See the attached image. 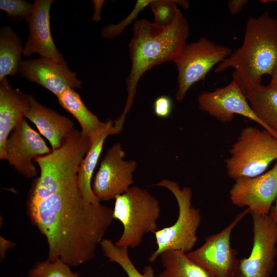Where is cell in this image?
I'll return each mask as SVG.
<instances>
[{"label": "cell", "instance_id": "cell-1", "mask_svg": "<svg viewBox=\"0 0 277 277\" xmlns=\"http://www.w3.org/2000/svg\"><path fill=\"white\" fill-rule=\"evenodd\" d=\"M32 223L46 238L48 259L76 267L93 259L113 217V209L91 204L78 186L27 205Z\"/></svg>", "mask_w": 277, "mask_h": 277}, {"label": "cell", "instance_id": "cell-2", "mask_svg": "<svg viewBox=\"0 0 277 277\" xmlns=\"http://www.w3.org/2000/svg\"><path fill=\"white\" fill-rule=\"evenodd\" d=\"M128 45L131 68L126 80L127 97L121 115L114 123L123 128L126 117L133 105L138 83L153 67L173 61L186 45L189 35L188 21L179 9L174 21L160 26L146 19L136 21Z\"/></svg>", "mask_w": 277, "mask_h": 277}, {"label": "cell", "instance_id": "cell-3", "mask_svg": "<svg viewBox=\"0 0 277 277\" xmlns=\"http://www.w3.org/2000/svg\"><path fill=\"white\" fill-rule=\"evenodd\" d=\"M277 67V28L267 11L248 19L241 47L217 65L215 73L231 68L243 92L261 84L262 76Z\"/></svg>", "mask_w": 277, "mask_h": 277}, {"label": "cell", "instance_id": "cell-4", "mask_svg": "<svg viewBox=\"0 0 277 277\" xmlns=\"http://www.w3.org/2000/svg\"><path fill=\"white\" fill-rule=\"evenodd\" d=\"M90 146L89 137L75 129L60 148L35 159L40 175L33 184L27 205L60 191L78 186L79 167Z\"/></svg>", "mask_w": 277, "mask_h": 277}, {"label": "cell", "instance_id": "cell-5", "mask_svg": "<svg viewBox=\"0 0 277 277\" xmlns=\"http://www.w3.org/2000/svg\"><path fill=\"white\" fill-rule=\"evenodd\" d=\"M159 200L147 190L134 186L115 199L113 217L123 226V231L115 244L134 248L142 242L145 234L154 233L160 215Z\"/></svg>", "mask_w": 277, "mask_h": 277}, {"label": "cell", "instance_id": "cell-6", "mask_svg": "<svg viewBox=\"0 0 277 277\" xmlns=\"http://www.w3.org/2000/svg\"><path fill=\"white\" fill-rule=\"evenodd\" d=\"M153 185L165 187L173 194L177 203L179 213L173 225L154 233L157 248L148 258L151 263L167 251H182L186 253L192 251L197 241V231L202 220L200 210L192 206L190 188H181L175 182L167 179Z\"/></svg>", "mask_w": 277, "mask_h": 277}, {"label": "cell", "instance_id": "cell-7", "mask_svg": "<svg viewBox=\"0 0 277 277\" xmlns=\"http://www.w3.org/2000/svg\"><path fill=\"white\" fill-rule=\"evenodd\" d=\"M229 152L225 163L229 177H255L277 160V138L264 128L248 126L242 129Z\"/></svg>", "mask_w": 277, "mask_h": 277}, {"label": "cell", "instance_id": "cell-8", "mask_svg": "<svg viewBox=\"0 0 277 277\" xmlns=\"http://www.w3.org/2000/svg\"><path fill=\"white\" fill-rule=\"evenodd\" d=\"M232 52L229 47L217 44L204 36L197 42L186 44L173 61L177 70L176 100L182 101L193 85L203 80L213 67Z\"/></svg>", "mask_w": 277, "mask_h": 277}, {"label": "cell", "instance_id": "cell-9", "mask_svg": "<svg viewBox=\"0 0 277 277\" xmlns=\"http://www.w3.org/2000/svg\"><path fill=\"white\" fill-rule=\"evenodd\" d=\"M246 208L220 232L207 236L198 248L187 253L211 277H236L239 262L238 252L231 245V232L248 214Z\"/></svg>", "mask_w": 277, "mask_h": 277}, {"label": "cell", "instance_id": "cell-10", "mask_svg": "<svg viewBox=\"0 0 277 277\" xmlns=\"http://www.w3.org/2000/svg\"><path fill=\"white\" fill-rule=\"evenodd\" d=\"M251 214L252 246L248 257L239 259L236 277H269L277 252V223L269 214Z\"/></svg>", "mask_w": 277, "mask_h": 277}, {"label": "cell", "instance_id": "cell-11", "mask_svg": "<svg viewBox=\"0 0 277 277\" xmlns=\"http://www.w3.org/2000/svg\"><path fill=\"white\" fill-rule=\"evenodd\" d=\"M125 156L119 143L106 151L92 182V191L100 202L115 199L133 183V174L137 163L134 160H124Z\"/></svg>", "mask_w": 277, "mask_h": 277}, {"label": "cell", "instance_id": "cell-12", "mask_svg": "<svg viewBox=\"0 0 277 277\" xmlns=\"http://www.w3.org/2000/svg\"><path fill=\"white\" fill-rule=\"evenodd\" d=\"M51 151L24 118L15 127L7 140L4 159L19 173L30 179L37 174L33 161Z\"/></svg>", "mask_w": 277, "mask_h": 277}, {"label": "cell", "instance_id": "cell-13", "mask_svg": "<svg viewBox=\"0 0 277 277\" xmlns=\"http://www.w3.org/2000/svg\"><path fill=\"white\" fill-rule=\"evenodd\" d=\"M277 197V160L273 167L263 174L235 180L229 191L232 203L247 207L250 213L269 214Z\"/></svg>", "mask_w": 277, "mask_h": 277}, {"label": "cell", "instance_id": "cell-14", "mask_svg": "<svg viewBox=\"0 0 277 277\" xmlns=\"http://www.w3.org/2000/svg\"><path fill=\"white\" fill-rule=\"evenodd\" d=\"M197 100L200 110L221 123H230L235 115L239 114L258 123L268 131L251 109L239 84L233 79L226 86L212 91L202 92Z\"/></svg>", "mask_w": 277, "mask_h": 277}, {"label": "cell", "instance_id": "cell-15", "mask_svg": "<svg viewBox=\"0 0 277 277\" xmlns=\"http://www.w3.org/2000/svg\"><path fill=\"white\" fill-rule=\"evenodd\" d=\"M18 73L29 81L37 83L57 97L69 88H80L82 81L71 71L66 62H58L40 56L38 58L22 60Z\"/></svg>", "mask_w": 277, "mask_h": 277}, {"label": "cell", "instance_id": "cell-16", "mask_svg": "<svg viewBox=\"0 0 277 277\" xmlns=\"http://www.w3.org/2000/svg\"><path fill=\"white\" fill-rule=\"evenodd\" d=\"M53 2V0H35L32 4L31 14L26 21L29 34L23 47L25 57L37 53L56 62H65L54 44L51 32L50 10Z\"/></svg>", "mask_w": 277, "mask_h": 277}, {"label": "cell", "instance_id": "cell-17", "mask_svg": "<svg viewBox=\"0 0 277 277\" xmlns=\"http://www.w3.org/2000/svg\"><path fill=\"white\" fill-rule=\"evenodd\" d=\"M25 116L48 140L52 150L60 148L75 130L71 120L42 105L32 95H29Z\"/></svg>", "mask_w": 277, "mask_h": 277}, {"label": "cell", "instance_id": "cell-18", "mask_svg": "<svg viewBox=\"0 0 277 277\" xmlns=\"http://www.w3.org/2000/svg\"><path fill=\"white\" fill-rule=\"evenodd\" d=\"M27 95L13 88L6 78L0 80V159H4L7 140L15 127L25 118Z\"/></svg>", "mask_w": 277, "mask_h": 277}, {"label": "cell", "instance_id": "cell-19", "mask_svg": "<svg viewBox=\"0 0 277 277\" xmlns=\"http://www.w3.org/2000/svg\"><path fill=\"white\" fill-rule=\"evenodd\" d=\"M118 134L114 122L110 120L105 126L89 138L90 148L80 164L77 174V185L84 199L91 204L101 203L92 190V177L102 152L104 142L110 135Z\"/></svg>", "mask_w": 277, "mask_h": 277}, {"label": "cell", "instance_id": "cell-20", "mask_svg": "<svg viewBox=\"0 0 277 277\" xmlns=\"http://www.w3.org/2000/svg\"><path fill=\"white\" fill-rule=\"evenodd\" d=\"M243 93L254 113L277 138V86L261 84Z\"/></svg>", "mask_w": 277, "mask_h": 277}, {"label": "cell", "instance_id": "cell-21", "mask_svg": "<svg viewBox=\"0 0 277 277\" xmlns=\"http://www.w3.org/2000/svg\"><path fill=\"white\" fill-rule=\"evenodd\" d=\"M57 97L60 105L76 119L82 132L89 138L105 126L106 122H101L87 108L74 89H67Z\"/></svg>", "mask_w": 277, "mask_h": 277}, {"label": "cell", "instance_id": "cell-22", "mask_svg": "<svg viewBox=\"0 0 277 277\" xmlns=\"http://www.w3.org/2000/svg\"><path fill=\"white\" fill-rule=\"evenodd\" d=\"M23 47L18 36L9 26L0 31V80L7 76H15L23 55Z\"/></svg>", "mask_w": 277, "mask_h": 277}, {"label": "cell", "instance_id": "cell-23", "mask_svg": "<svg viewBox=\"0 0 277 277\" xmlns=\"http://www.w3.org/2000/svg\"><path fill=\"white\" fill-rule=\"evenodd\" d=\"M163 271L157 277H211L182 251H167L160 255Z\"/></svg>", "mask_w": 277, "mask_h": 277}, {"label": "cell", "instance_id": "cell-24", "mask_svg": "<svg viewBox=\"0 0 277 277\" xmlns=\"http://www.w3.org/2000/svg\"><path fill=\"white\" fill-rule=\"evenodd\" d=\"M100 245L108 261L118 264L128 277H155L154 271L150 266H146L143 273L137 269L129 256L128 248L119 247L108 239H103Z\"/></svg>", "mask_w": 277, "mask_h": 277}, {"label": "cell", "instance_id": "cell-25", "mask_svg": "<svg viewBox=\"0 0 277 277\" xmlns=\"http://www.w3.org/2000/svg\"><path fill=\"white\" fill-rule=\"evenodd\" d=\"M179 5L187 9L190 3L184 0H152L149 6L154 14V23L160 26L170 25L177 15Z\"/></svg>", "mask_w": 277, "mask_h": 277}, {"label": "cell", "instance_id": "cell-26", "mask_svg": "<svg viewBox=\"0 0 277 277\" xmlns=\"http://www.w3.org/2000/svg\"><path fill=\"white\" fill-rule=\"evenodd\" d=\"M28 277H80L70 267L60 261L38 262L29 270Z\"/></svg>", "mask_w": 277, "mask_h": 277}, {"label": "cell", "instance_id": "cell-27", "mask_svg": "<svg viewBox=\"0 0 277 277\" xmlns=\"http://www.w3.org/2000/svg\"><path fill=\"white\" fill-rule=\"evenodd\" d=\"M152 0H137L134 8L127 16L116 24L105 26L101 31V36L106 38H113L119 36L126 28L131 24L138 16L140 13L147 6H149Z\"/></svg>", "mask_w": 277, "mask_h": 277}, {"label": "cell", "instance_id": "cell-28", "mask_svg": "<svg viewBox=\"0 0 277 277\" xmlns=\"http://www.w3.org/2000/svg\"><path fill=\"white\" fill-rule=\"evenodd\" d=\"M0 9L4 11L10 21L27 20L31 14L32 4L24 0H1Z\"/></svg>", "mask_w": 277, "mask_h": 277}, {"label": "cell", "instance_id": "cell-29", "mask_svg": "<svg viewBox=\"0 0 277 277\" xmlns=\"http://www.w3.org/2000/svg\"><path fill=\"white\" fill-rule=\"evenodd\" d=\"M173 103L171 98L166 95L157 97L153 103L154 114L160 118H167L171 114Z\"/></svg>", "mask_w": 277, "mask_h": 277}, {"label": "cell", "instance_id": "cell-30", "mask_svg": "<svg viewBox=\"0 0 277 277\" xmlns=\"http://www.w3.org/2000/svg\"><path fill=\"white\" fill-rule=\"evenodd\" d=\"M248 0H230L227 2L228 9L232 15H237L241 12L248 3Z\"/></svg>", "mask_w": 277, "mask_h": 277}, {"label": "cell", "instance_id": "cell-31", "mask_svg": "<svg viewBox=\"0 0 277 277\" xmlns=\"http://www.w3.org/2000/svg\"><path fill=\"white\" fill-rule=\"evenodd\" d=\"M14 244L1 236L0 238V258L3 260L5 256L7 250L13 246Z\"/></svg>", "mask_w": 277, "mask_h": 277}, {"label": "cell", "instance_id": "cell-32", "mask_svg": "<svg viewBox=\"0 0 277 277\" xmlns=\"http://www.w3.org/2000/svg\"><path fill=\"white\" fill-rule=\"evenodd\" d=\"M93 2L95 4V11L94 13V16H96V17L94 19H95L96 21H97L100 19L101 9L104 1H93Z\"/></svg>", "mask_w": 277, "mask_h": 277}, {"label": "cell", "instance_id": "cell-33", "mask_svg": "<svg viewBox=\"0 0 277 277\" xmlns=\"http://www.w3.org/2000/svg\"><path fill=\"white\" fill-rule=\"evenodd\" d=\"M269 215L277 223V197L270 208Z\"/></svg>", "mask_w": 277, "mask_h": 277}, {"label": "cell", "instance_id": "cell-34", "mask_svg": "<svg viewBox=\"0 0 277 277\" xmlns=\"http://www.w3.org/2000/svg\"><path fill=\"white\" fill-rule=\"evenodd\" d=\"M270 83L277 86V67L271 75V79Z\"/></svg>", "mask_w": 277, "mask_h": 277}, {"label": "cell", "instance_id": "cell-35", "mask_svg": "<svg viewBox=\"0 0 277 277\" xmlns=\"http://www.w3.org/2000/svg\"><path fill=\"white\" fill-rule=\"evenodd\" d=\"M260 2H261V3H268V2H277V1L265 0V1H261ZM274 20H275V24H276V28H277V8H276V15H275V17L274 18Z\"/></svg>", "mask_w": 277, "mask_h": 277}]
</instances>
